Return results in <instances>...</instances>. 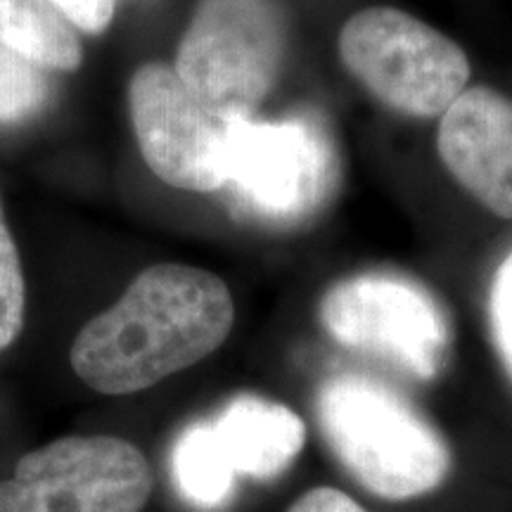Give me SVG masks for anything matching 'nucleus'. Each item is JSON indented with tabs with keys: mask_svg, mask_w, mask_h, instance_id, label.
Segmentation results:
<instances>
[{
	"mask_svg": "<svg viewBox=\"0 0 512 512\" xmlns=\"http://www.w3.org/2000/svg\"><path fill=\"white\" fill-rule=\"evenodd\" d=\"M233 320V297L219 275L157 264L140 273L112 309L83 325L72 368L100 394L143 392L214 354Z\"/></svg>",
	"mask_w": 512,
	"mask_h": 512,
	"instance_id": "nucleus-1",
	"label": "nucleus"
},
{
	"mask_svg": "<svg viewBox=\"0 0 512 512\" xmlns=\"http://www.w3.org/2000/svg\"><path fill=\"white\" fill-rule=\"evenodd\" d=\"M325 444L356 484L387 501L437 491L451 475L444 434L406 396L368 375H332L318 387Z\"/></svg>",
	"mask_w": 512,
	"mask_h": 512,
	"instance_id": "nucleus-2",
	"label": "nucleus"
},
{
	"mask_svg": "<svg viewBox=\"0 0 512 512\" xmlns=\"http://www.w3.org/2000/svg\"><path fill=\"white\" fill-rule=\"evenodd\" d=\"M337 50L347 72L403 117H441L470 88L465 50L399 8L358 10L339 31Z\"/></svg>",
	"mask_w": 512,
	"mask_h": 512,
	"instance_id": "nucleus-3",
	"label": "nucleus"
},
{
	"mask_svg": "<svg viewBox=\"0 0 512 512\" xmlns=\"http://www.w3.org/2000/svg\"><path fill=\"white\" fill-rule=\"evenodd\" d=\"M287 50L275 0H200L176 55V72L209 110L252 117L271 95Z\"/></svg>",
	"mask_w": 512,
	"mask_h": 512,
	"instance_id": "nucleus-4",
	"label": "nucleus"
},
{
	"mask_svg": "<svg viewBox=\"0 0 512 512\" xmlns=\"http://www.w3.org/2000/svg\"><path fill=\"white\" fill-rule=\"evenodd\" d=\"M306 444V425L285 403L256 394L233 396L211 418L190 422L171 446V477L185 503L223 508L238 477L273 482Z\"/></svg>",
	"mask_w": 512,
	"mask_h": 512,
	"instance_id": "nucleus-5",
	"label": "nucleus"
},
{
	"mask_svg": "<svg viewBox=\"0 0 512 512\" xmlns=\"http://www.w3.org/2000/svg\"><path fill=\"white\" fill-rule=\"evenodd\" d=\"M337 181L328 133L309 117L228 121V181L249 219L302 223L323 207Z\"/></svg>",
	"mask_w": 512,
	"mask_h": 512,
	"instance_id": "nucleus-6",
	"label": "nucleus"
},
{
	"mask_svg": "<svg viewBox=\"0 0 512 512\" xmlns=\"http://www.w3.org/2000/svg\"><path fill=\"white\" fill-rule=\"evenodd\" d=\"M155 475L119 437H62L36 448L0 482V512H140Z\"/></svg>",
	"mask_w": 512,
	"mask_h": 512,
	"instance_id": "nucleus-7",
	"label": "nucleus"
},
{
	"mask_svg": "<svg viewBox=\"0 0 512 512\" xmlns=\"http://www.w3.org/2000/svg\"><path fill=\"white\" fill-rule=\"evenodd\" d=\"M320 323L342 347L384 358L430 382L446 366L448 320L430 292L396 275L366 273L325 292Z\"/></svg>",
	"mask_w": 512,
	"mask_h": 512,
	"instance_id": "nucleus-8",
	"label": "nucleus"
},
{
	"mask_svg": "<svg viewBox=\"0 0 512 512\" xmlns=\"http://www.w3.org/2000/svg\"><path fill=\"white\" fill-rule=\"evenodd\" d=\"M128 105L145 164L178 190L214 192L228 181V121L185 86L176 67L143 64Z\"/></svg>",
	"mask_w": 512,
	"mask_h": 512,
	"instance_id": "nucleus-9",
	"label": "nucleus"
},
{
	"mask_svg": "<svg viewBox=\"0 0 512 512\" xmlns=\"http://www.w3.org/2000/svg\"><path fill=\"white\" fill-rule=\"evenodd\" d=\"M441 164L472 200L512 221V100L470 86L441 114Z\"/></svg>",
	"mask_w": 512,
	"mask_h": 512,
	"instance_id": "nucleus-10",
	"label": "nucleus"
},
{
	"mask_svg": "<svg viewBox=\"0 0 512 512\" xmlns=\"http://www.w3.org/2000/svg\"><path fill=\"white\" fill-rule=\"evenodd\" d=\"M0 43L57 72L83 60L79 31L53 0H0Z\"/></svg>",
	"mask_w": 512,
	"mask_h": 512,
	"instance_id": "nucleus-11",
	"label": "nucleus"
},
{
	"mask_svg": "<svg viewBox=\"0 0 512 512\" xmlns=\"http://www.w3.org/2000/svg\"><path fill=\"white\" fill-rule=\"evenodd\" d=\"M50 98L46 69L0 43V124H19Z\"/></svg>",
	"mask_w": 512,
	"mask_h": 512,
	"instance_id": "nucleus-12",
	"label": "nucleus"
},
{
	"mask_svg": "<svg viewBox=\"0 0 512 512\" xmlns=\"http://www.w3.org/2000/svg\"><path fill=\"white\" fill-rule=\"evenodd\" d=\"M24 304H27V290H24L22 264L0 207V351L8 349L22 332Z\"/></svg>",
	"mask_w": 512,
	"mask_h": 512,
	"instance_id": "nucleus-13",
	"label": "nucleus"
},
{
	"mask_svg": "<svg viewBox=\"0 0 512 512\" xmlns=\"http://www.w3.org/2000/svg\"><path fill=\"white\" fill-rule=\"evenodd\" d=\"M489 325L498 358L512 377V254L498 266L489 292Z\"/></svg>",
	"mask_w": 512,
	"mask_h": 512,
	"instance_id": "nucleus-14",
	"label": "nucleus"
},
{
	"mask_svg": "<svg viewBox=\"0 0 512 512\" xmlns=\"http://www.w3.org/2000/svg\"><path fill=\"white\" fill-rule=\"evenodd\" d=\"M53 3L79 31L102 34L112 24L117 0H53Z\"/></svg>",
	"mask_w": 512,
	"mask_h": 512,
	"instance_id": "nucleus-15",
	"label": "nucleus"
},
{
	"mask_svg": "<svg viewBox=\"0 0 512 512\" xmlns=\"http://www.w3.org/2000/svg\"><path fill=\"white\" fill-rule=\"evenodd\" d=\"M287 512H368L354 498L332 486H316L309 489L290 505Z\"/></svg>",
	"mask_w": 512,
	"mask_h": 512,
	"instance_id": "nucleus-16",
	"label": "nucleus"
}]
</instances>
